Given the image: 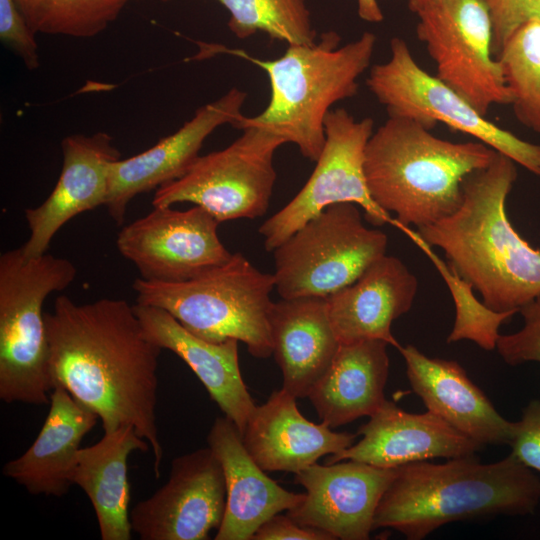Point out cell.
Wrapping results in <instances>:
<instances>
[{
	"mask_svg": "<svg viewBox=\"0 0 540 540\" xmlns=\"http://www.w3.org/2000/svg\"><path fill=\"white\" fill-rule=\"evenodd\" d=\"M496 152L482 142H452L414 120L388 116L365 148L368 191L380 209L396 214V227L420 229L459 208L463 181L487 167Z\"/></svg>",
	"mask_w": 540,
	"mask_h": 540,
	"instance_id": "277c9868",
	"label": "cell"
},
{
	"mask_svg": "<svg viewBox=\"0 0 540 540\" xmlns=\"http://www.w3.org/2000/svg\"><path fill=\"white\" fill-rule=\"evenodd\" d=\"M539 502L540 478L511 454L489 464L474 455L441 464L412 462L397 468L373 530L391 528L421 540L451 522L532 514Z\"/></svg>",
	"mask_w": 540,
	"mask_h": 540,
	"instance_id": "3957f363",
	"label": "cell"
},
{
	"mask_svg": "<svg viewBox=\"0 0 540 540\" xmlns=\"http://www.w3.org/2000/svg\"><path fill=\"white\" fill-rule=\"evenodd\" d=\"M398 350L409 383L427 411L483 445L510 444L515 422L497 412L456 361L428 357L413 345Z\"/></svg>",
	"mask_w": 540,
	"mask_h": 540,
	"instance_id": "44dd1931",
	"label": "cell"
},
{
	"mask_svg": "<svg viewBox=\"0 0 540 540\" xmlns=\"http://www.w3.org/2000/svg\"><path fill=\"white\" fill-rule=\"evenodd\" d=\"M358 16L370 23H380L384 20L378 0H356Z\"/></svg>",
	"mask_w": 540,
	"mask_h": 540,
	"instance_id": "8d00e7d4",
	"label": "cell"
},
{
	"mask_svg": "<svg viewBox=\"0 0 540 540\" xmlns=\"http://www.w3.org/2000/svg\"><path fill=\"white\" fill-rule=\"evenodd\" d=\"M400 230L428 256L450 290L455 305V320L447 342L470 340L484 350L495 349L501 324L518 311L497 312L487 307L474 296L471 285L444 262L417 231L406 226Z\"/></svg>",
	"mask_w": 540,
	"mask_h": 540,
	"instance_id": "f546056e",
	"label": "cell"
},
{
	"mask_svg": "<svg viewBox=\"0 0 540 540\" xmlns=\"http://www.w3.org/2000/svg\"><path fill=\"white\" fill-rule=\"evenodd\" d=\"M397 468H380L348 460L313 464L295 474L304 499L287 515L298 524L342 540H366L378 504Z\"/></svg>",
	"mask_w": 540,
	"mask_h": 540,
	"instance_id": "9a60e30c",
	"label": "cell"
},
{
	"mask_svg": "<svg viewBox=\"0 0 540 540\" xmlns=\"http://www.w3.org/2000/svg\"><path fill=\"white\" fill-rule=\"evenodd\" d=\"M492 23L493 54L500 53L509 38L524 24L540 21V0H480Z\"/></svg>",
	"mask_w": 540,
	"mask_h": 540,
	"instance_id": "d6a6232c",
	"label": "cell"
},
{
	"mask_svg": "<svg viewBox=\"0 0 540 540\" xmlns=\"http://www.w3.org/2000/svg\"><path fill=\"white\" fill-rule=\"evenodd\" d=\"M36 33L94 37L114 22L128 0H16Z\"/></svg>",
	"mask_w": 540,
	"mask_h": 540,
	"instance_id": "4dcf8cb0",
	"label": "cell"
},
{
	"mask_svg": "<svg viewBox=\"0 0 540 540\" xmlns=\"http://www.w3.org/2000/svg\"><path fill=\"white\" fill-rule=\"evenodd\" d=\"M252 540H334L326 532L305 527L287 514L280 513L266 520L254 533Z\"/></svg>",
	"mask_w": 540,
	"mask_h": 540,
	"instance_id": "d590c367",
	"label": "cell"
},
{
	"mask_svg": "<svg viewBox=\"0 0 540 540\" xmlns=\"http://www.w3.org/2000/svg\"><path fill=\"white\" fill-rule=\"evenodd\" d=\"M516 119L540 133V21L521 26L496 56Z\"/></svg>",
	"mask_w": 540,
	"mask_h": 540,
	"instance_id": "f1b7e54d",
	"label": "cell"
},
{
	"mask_svg": "<svg viewBox=\"0 0 540 540\" xmlns=\"http://www.w3.org/2000/svg\"><path fill=\"white\" fill-rule=\"evenodd\" d=\"M516 179V163L496 152L487 167L463 181L459 208L417 231L497 312L519 311L540 294V250L519 235L506 213Z\"/></svg>",
	"mask_w": 540,
	"mask_h": 540,
	"instance_id": "7a4b0ae2",
	"label": "cell"
},
{
	"mask_svg": "<svg viewBox=\"0 0 540 540\" xmlns=\"http://www.w3.org/2000/svg\"><path fill=\"white\" fill-rule=\"evenodd\" d=\"M340 42L336 31H326L311 45H288L275 59L225 49L260 67L270 83L265 109L256 116H244L235 128H264L316 162L325 143V117L335 103L358 93V79L370 66L377 37L364 32L345 45L339 46Z\"/></svg>",
	"mask_w": 540,
	"mask_h": 540,
	"instance_id": "5b68a950",
	"label": "cell"
},
{
	"mask_svg": "<svg viewBox=\"0 0 540 540\" xmlns=\"http://www.w3.org/2000/svg\"><path fill=\"white\" fill-rule=\"evenodd\" d=\"M49 404L34 442L7 462L2 473L33 495L62 497L74 485L80 444L99 418L59 385L54 386Z\"/></svg>",
	"mask_w": 540,
	"mask_h": 540,
	"instance_id": "cb8c5ba5",
	"label": "cell"
},
{
	"mask_svg": "<svg viewBox=\"0 0 540 540\" xmlns=\"http://www.w3.org/2000/svg\"><path fill=\"white\" fill-rule=\"evenodd\" d=\"M225 507L223 469L208 446L174 458L167 482L132 508L130 522L141 540H205Z\"/></svg>",
	"mask_w": 540,
	"mask_h": 540,
	"instance_id": "5bb4252c",
	"label": "cell"
},
{
	"mask_svg": "<svg viewBox=\"0 0 540 540\" xmlns=\"http://www.w3.org/2000/svg\"><path fill=\"white\" fill-rule=\"evenodd\" d=\"M207 443L222 466L226 485L225 513L215 540H252L266 520L304 499L305 493L288 491L265 473L228 417L214 420Z\"/></svg>",
	"mask_w": 540,
	"mask_h": 540,
	"instance_id": "d6986e66",
	"label": "cell"
},
{
	"mask_svg": "<svg viewBox=\"0 0 540 540\" xmlns=\"http://www.w3.org/2000/svg\"><path fill=\"white\" fill-rule=\"evenodd\" d=\"M275 287L244 255L191 280L165 283L137 278L136 302L162 308L186 330L208 342L236 339L259 359L273 354L269 316Z\"/></svg>",
	"mask_w": 540,
	"mask_h": 540,
	"instance_id": "8992f818",
	"label": "cell"
},
{
	"mask_svg": "<svg viewBox=\"0 0 540 540\" xmlns=\"http://www.w3.org/2000/svg\"><path fill=\"white\" fill-rule=\"evenodd\" d=\"M133 309L146 337L189 366L242 435L256 405L240 372L239 341L208 342L190 333L162 308L136 303Z\"/></svg>",
	"mask_w": 540,
	"mask_h": 540,
	"instance_id": "603a6c76",
	"label": "cell"
},
{
	"mask_svg": "<svg viewBox=\"0 0 540 540\" xmlns=\"http://www.w3.org/2000/svg\"><path fill=\"white\" fill-rule=\"evenodd\" d=\"M149 449V443L131 425L104 432L97 443L80 448L73 484L90 500L102 540L132 538L127 460L132 452Z\"/></svg>",
	"mask_w": 540,
	"mask_h": 540,
	"instance_id": "4316f807",
	"label": "cell"
},
{
	"mask_svg": "<svg viewBox=\"0 0 540 540\" xmlns=\"http://www.w3.org/2000/svg\"><path fill=\"white\" fill-rule=\"evenodd\" d=\"M387 346L382 340L340 344L330 367L308 394L323 423L335 428L370 417L386 402Z\"/></svg>",
	"mask_w": 540,
	"mask_h": 540,
	"instance_id": "484cf974",
	"label": "cell"
},
{
	"mask_svg": "<svg viewBox=\"0 0 540 540\" xmlns=\"http://www.w3.org/2000/svg\"><path fill=\"white\" fill-rule=\"evenodd\" d=\"M286 142L260 127H247L224 149L199 156L184 175L158 187L152 205L190 202L220 223L263 216L276 181L275 152Z\"/></svg>",
	"mask_w": 540,
	"mask_h": 540,
	"instance_id": "30bf717a",
	"label": "cell"
},
{
	"mask_svg": "<svg viewBox=\"0 0 540 540\" xmlns=\"http://www.w3.org/2000/svg\"><path fill=\"white\" fill-rule=\"evenodd\" d=\"M219 221L195 205L180 211L158 206L119 231L116 246L142 279L176 283L226 263L232 254L221 242Z\"/></svg>",
	"mask_w": 540,
	"mask_h": 540,
	"instance_id": "4fadbf2b",
	"label": "cell"
},
{
	"mask_svg": "<svg viewBox=\"0 0 540 540\" xmlns=\"http://www.w3.org/2000/svg\"><path fill=\"white\" fill-rule=\"evenodd\" d=\"M247 93L231 88L215 101L199 107L176 132L151 148L112 163L105 207L117 225L125 221L128 204L138 194L178 179L200 156L206 138L219 126L233 127L244 117Z\"/></svg>",
	"mask_w": 540,
	"mask_h": 540,
	"instance_id": "2e32d148",
	"label": "cell"
},
{
	"mask_svg": "<svg viewBox=\"0 0 540 540\" xmlns=\"http://www.w3.org/2000/svg\"><path fill=\"white\" fill-rule=\"evenodd\" d=\"M0 38L29 70L39 67L35 33L29 28L16 0H0Z\"/></svg>",
	"mask_w": 540,
	"mask_h": 540,
	"instance_id": "836d02e7",
	"label": "cell"
},
{
	"mask_svg": "<svg viewBox=\"0 0 540 540\" xmlns=\"http://www.w3.org/2000/svg\"><path fill=\"white\" fill-rule=\"evenodd\" d=\"M269 323L273 355L282 372V388L296 398L308 397L340 346L331 326L326 298H282L273 302Z\"/></svg>",
	"mask_w": 540,
	"mask_h": 540,
	"instance_id": "d4e9b609",
	"label": "cell"
},
{
	"mask_svg": "<svg viewBox=\"0 0 540 540\" xmlns=\"http://www.w3.org/2000/svg\"><path fill=\"white\" fill-rule=\"evenodd\" d=\"M407 2V5L409 9L414 12L419 7L423 6L424 4L432 1V0H401Z\"/></svg>",
	"mask_w": 540,
	"mask_h": 540,
	"instance_id": "74e56055",
	"label": "cell"
},
{
	"mask_svg": "<svg viewBox=\"0 0 540 540\" xmlns=\"http://www.w3.org/2000/svg\"><path fill=\"white\" fill-rule=\"evenodd\" d=\"M366 84L389 117L408 118L428 129L442 123L540 176V145L489 121L456 90L426 72L403 39H391L389 59L370 68Z\"/></svg>",
	"mask_w": 540,
	"mask_h": 540,
	"instance_id": "9c48e42d",
	"label": "cell"
},
{
	"mask_svg": "<svg viewBox=\"0 0 540 540\" xmlns=\"http://www.w3.org/2000/svg\"><path fill=\"white\" fill-rule=\"evenodd\" d=\"M357 206H327L273 251L275 288L281 298H326L355 282L386 254L387 235L367 228Z\"/></svg>",
	"mask_w": 540,
	"mask_h": 540,
	"instance_id": "ba28073f",
	"label": "cell"
},
{
	"mask_svg": "<svg viewBox=\"0 0 540 540\" xmlns=\"http://www.w3.org/2000/svg\"><path fill=\"white\" fill-rule=\"evenodd\" d=\"M74 264L44 253L27 256L22 246L0 256V399L50 403L54 388L43 305L76 279Z\"/></svg>",
	"mask_w": 540,
	"mask_h": 540,
	"instance_id": "52a82bcc",
	"label": "cell"
},
{
	"mask_svg": "<svg viewBox=\"0 0 540 540\" xmlns=\"http://www.w3.org/2000/svg\"><path fill=\"white\" fill-rule=\"evenodd\" d=\"M357 434L363 436L359 442L330 455L325 463L354 460L380 468H398L433 458L474 455L484 446L429 411L409 413L388 400Z\"/></svg>",
	"mask_w": 540,
	"mask_h": 540,
	"instance_id": "ac0fdd59",
	"label": "cell"
},
{
	"mask_svg": "<svg viewBox=\"0 0 540 540\" xmlns=\"http://www.w3.org/2000/svg\"><path fill=\"white\" fill-rule=\"evenodd\" d=\"M63 165L46 200L25 210L30 235L22 245L27 256L46 253L55 234L75 216L105 206L112 163L121 159L106 132L74 134L61 142Z\"/></svg>",
	"mask_w": 540,
	"mask_h": 540,
	"instance_id": "e0dca14e",
	"label": "cell"
},
{
	"mask_svg": "<svg viewBox=\"0 0 540 540\" xmlns=\"http://www.w3.org/2000/svg\"><path fill=\"white\" fill-rule=\"evenodd\" d=\"M230 14L228 27L239 39L264 32L288 45H311L317 33L305 0H215Z\"/></svg>",
	"mask_w": 540,
	"mask_h": 540,
	"instance_id": "83f0119b",
	"label": "cell"
},
{
	"mask_svg": "<svg viewBox=\"0 0 540 540\" xmlns=\"http://www.w3.org/2000/svg\"><path fill=\"white\" fill-rule=\"evenodd\" d=\"M418 280L397 257L384 255L352 284L326 297L328 315L340 344L382 340L399 349L393 321L413 305Z\"/></svg>",
	"mask_w": 540,
	"mask_h": 540,
	"instance_id": "ffe728a7",
	"label": "cell"
},
{
	"mask_svg": "<svg viewBox=\"0 0 540 540\" xmlns=\"http://www.w3.org/2000/svg\"><path fill=\"white\" fill-rule=\"evenodd\" d=\"M416 33L436 66V77L487 115L511 103L492 50L490 15L480 0H432L414 11Z\"/></svg>",
	"mask_w": 540,
	"mask_h": 540,
	"instance_id": "8fae6325",
	"label": "cell"
},
{
	"mask_svg": "<svg viewBox=\"0 0 540 540\" xmlns=\"http://www.w3.org/2000/svg\"><path fill=\"white\" fill-rule=\"evenodd\" d=\"M358 434L334 432L321 422L307 420L296 397L281 388L250 415L242 440L254 461L268 472L298 473L325 455L351 446Z\"/></svg>",
	"mask_w": 540,
	"mask_h": 540,
	"instance_id": "7402d4cb",
	"label": "cell"
},
{
	"mask_svg": "<svg viewBox=\"0 0 540 540\" xmlns=\"http://www.w3.org/2000/svg\"><path fill=\"white\" fill-rule=\"evenodd\" d=\"M373 127L372 118L356 120L344 108L328 112L325 143L311 176L283 208L259 227L267 251L273 252L309 219L334 203L360 206L365 219L374 226H395V218L372 200L366 183L364 156Z\"/></svg>",
	"mask_w": 540,
	"mask_h": 540,
	"instance_id": "7c38bea8",
	"label": "cell"
},
{
	"mask_svg": "<svg viewBox=\"0 0 540 540\" xmlns=\"http://www.w3.org/2000/svg\"><path fill=\"white\" fill-rule=\"evenodd\" d=\"M509 445L520 463L540 472V400H532L524 408Z\"/></svg>",
	"mask_w": 540,
	"mask_h": 540,
	"instance_id": "e575fe53",
	"label": "cell"
},
{
	"mask_svg": "<svg viewBox=\"0 0 540 540\" xmlns=\"http://www.w3.org/2000/svg\"><path fill=\"white\" fill-rule=\"evenodd\" d=\"M45 326L54 386L96 413L104 432L133 426L149 443L159 478L163 448L156 406L162 348L146 337L133 305L110 298L77 304L60 295L53 312L45 313Z\"/></svg>",
	"mask_w": 540,
	"mask_h": 540,
	"instance_id": "6da1fadb",
	"label": "cell"
},
{
	"mask_svg": "<svg viewBox=\"0 0 540 540\" xmlns=\"http://www.w3.org/2000/svg\"><path fill=\"white\" fill-rule=\"evenodd\" d=\"M518 312L523 317V327L515 333L500 335L496 349L511 366L525 362L540 363V294L523 305Z\"/></svg>",
	"mask_w": 540,
	"mask_h": 540,
	"instance_id": "1f68e13d",
	"label": "cell"
},
{
	"mask_svg": "<svg viewBox=\"0 0 540 540\" xmlns=\"http://www.w3.org/2000/svg\"><path fill=\"white\" fill-rule=\"evenodd\" d=\"M161 1H166V0H161Z\"/></svg>",
	"mask_w": 540,
	"mask_h": 540,
	"instance_id": "f35d334b",
	"label": "cell"
}]
</instances>
